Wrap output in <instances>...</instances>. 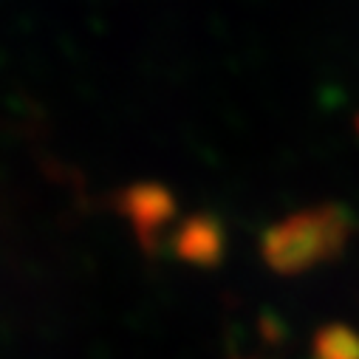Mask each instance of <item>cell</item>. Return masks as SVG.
Segmentation results:
<instances>
[{
    "mask_svg": "<svg viewBox=\"0 0 359 359\" xmlns=\"http://www.w3.org/2000/svg\"><path fill=\"white\" fill-rule=\"evenodd\" d=\"M351 235V218L339 207H314L289 215L263 238V257L280 275L314 269L342 252Z\"/></svg>",
    "mask_w": 359,
    "mask_h": 359,
    "instance_id": "6da1fadb",
    "label": "cell"
},
{
    "mask_svg": "<svg viewBox=\"0 0 359 359\" xmlns=\"http://www.w3.org/2000/svg\"><path fill=\"white\" fill-rule=\"evenodd\" d=\"M317 359H359V334L348 325H328L314 339Z\"/></svg>",
    "mask_w": 359,
    "mask_h": 359,
    "instance_id": "7a4b0ae2",
    "label": "cell"
}]
</instances>
